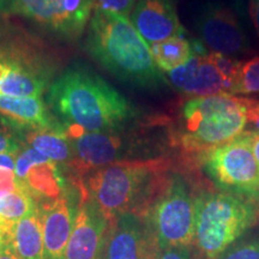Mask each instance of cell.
Wrapping results in <instances>:
<instances>
[{"instance_id": "19", "label": "cell", "mask_w": 259, "mask_h": 259, "mask_svg": "<svg viewBox=\"0 0 259 259\" xmlns=\"http://www.w3.org/2000/svg\"><path fill=\"white\" fill-rule=\"evenodd\" d=\"M46 80L29 64L9 58L8 67L0 83L2 95L12 97H41Z\"/></svg>"}, {"instance_id": "6", "label": "cell", "mask_w": 259, "mask_h": 259, "mask_svg": "<svg viewBox=\"0 0 259 259\" xmlns=\"http://www.w3.org/2000/svg\"><path fill=\"white\" fill-rule=\"evenodd\" d=\"M145 220L157 250L189 247L193 244L196 199L192 198L183 178L179 176L170 178Z\"/></svg>"}, {"instance_id": "29", "label": "cell", "mask_w": 259, "mask_h": 259, "mask_svg": "<svg viewBox=\"0 0 259 259\" xmlns=\"http://www.w3.org/2000/svg\"><path fill=\"white\" fill-rule=\"evenodd\" d=\"M16 184V176L14 170L2 169L0 168V191L10 189Z\"/></svg>"}, {"instance_id": "32", "label": "cell", "mask_w": 259, "mask_h": 259, "mask_svg": "<svg viewBox=\"0 0 259 259\" xmlns=\"http://www.w3.org/2000/svg\"><path fill=\"white\" fill-rule=\"evenodd\" d=\"M0 259H19V258L14 253V252L10 250L5 242L4 245L0 246Z\"/></svg>"}, {"instance_id": "30", "label": "cell", "mask_w": 259, "mask_h": 259, "mask_svg": "<svg viewBox=\"0 0 259 259\" xmlns=\"http://www.w3.org/2000/svg\"><path fill=\"white\" fill-rule=\"evenodd\" d=\"M248 11L252 19V23L259 37V0H250L248 2Z\"/></svg>"}, {"instance_id": "14", "label": "cell", "mask_w": 259, "mask_h": 259, "mask_svg": "<svg viewBox=\"0 0 259 259\" xmlns=\"http://www.w3.org/2000/svg\"><path fill=\"white\" fill-rule=\"evenodd\" d=\"M169 80L178 92L190 97L226 94L225 80L211 53H194L185 65L169 72Z\"/></svg>"}, {"instance_id": "1", "label": "cell", "mask_w": 259, "mask_h": 259, "mask_svg": "<svg viewBox=\"0 0 259 259\" xmlns=\"http://www.w3.org/2000/svg\"><path fill=\"white\" fill-rule=\"evenodd\" d=\"M50 106L65 125L93 132H112L132 115V107L118 90L97 74L70 69L52 84Z\"/></svg>"}, {"instance_id": "5", "label": "cell", "mask_w": 259, "mask_h": 259, "mask_svg": "<svg viewBox=\"0 0 259 259\" xmlns=\"http://www.w3.org/2000/svg\"><path fill=\"white\" fill-rule=\"evenodd\" d=\"M257 221V209L246 197L204 193L196 199L194 241L205 259H219Z\"/></svg>"}, {"instance_id": "31", "label": "cell", "mask_w": 259, "mask_h": 259, "mask_svg": "<svg viewBox=\"0 0 259 259\" xmlns=\"http://www.w3.org/2000/svg\"><path fill=\"white\" fill-rule=\"evenodd\" d=\"M16 157L17 155L14 154H0V168L15 171Z\"/></svg>"}, {"instance_id": "27", "label": "cell", "mask_w": 259, "mask_h": 259, "mask_svg": "<svg viewBox=\"0 0 259 259\" xmlns=\"http://www.w3.org/2000/svg\"><path fill=\"white\" fill-rule=\"evenodd\" d=\"M22 150V144L16 136L8 128L0 126V154L18 155Z\"/></svg>"}, {"instance_id": "8", "label": "cell", "mask_w": 259, "mask_h": 259, "mask_svg": "<svg viewBox=\"0 0 259 259\" xmlns=\"http://www.w3.org/2000/svg\"><path fill=\"white\" fill-rule=\"evenodd\" d=\"M94 0H14L8 14L27 18L64 37H78L92 18Z\"/></svg>"}, {"instance_id": "37", "label": "cell", "mask_w": 259, "mask_h": 259, "mask_svg": "<svg viewBox=\"0 0 259 259\" xmlns=\"http://www.w3.org/2000/svg\"><path fill=\"white\" fill-rule=\"evenodd\" d=\"M6 236H8V232L6 233H0V246L4 245L6 242Z\"/></svg>"}, {"instance_id": "25", "label": "cell", "mask_w": 259, "mask_h": 259, "mask_svg": "<svg viewBox=\"0 0 259 259\" xmlns=\"http://www.w3.org/2000/svg\"><path fill=\"white\" fill-rule=\"evenodd\" d=\"M137 0H94V10L128 17Z\"/></svg>"}, {"instance_id": "3", "label": "cell", "mask_w": 259, "mask_h": 259, "mask_svg": "<svg viewBox=\"0 0 259 259\" xmlns=\"http://www.w3.org/2000/svg\"><path fill=\"white\" fill-rule=\"evenodd\" d=\"M85 45L90 56L118 78L149 88L163 80L148 42L127 17L95 10Z\"/></svg>"}, {"instance_id": "36", "label": "cell", "mask_w": 259, "mask_h": 259, "mask_svg": "<svg viewBox=\"0 0 259 259\" xmlns=\"http://www.w3.org/2000/svg\"><path fill=\"white\" fill-rule=\"evenodd\" d=\"M11 226H12V225H8V223L3 222L2 220H0V233H6V232H9L10 227H11Z\"/></svg>"}, {"instance_id": "34", "label": "cell", "mask_w": 259, "mask_h": 259, "mask_svg": "<svg viewBox=\"0 0 259 259\" xmlns=\"http://www.w3.org/2000/svg\"><path fill=\"white\" fill-rule=\"evenodd\" d=\"M252 150H253L254 157L259 163V135L252 136Z\"/></svg>"}, {"instance_id": "12", "label": "cell", "mask_w": 259, "mask_h": 259, "mask_svg": "<svg viewBox=\"0 0 259 259\" xmlns=\"http://www.w3.org/2000/svg\"><path fill=\"white\" fill-rule=\"evenodd\" d=\"M16 181L35 199H57L65 191V181L56 162L48 160L30 147L23 148L16 157Z\"/></svg>"}, {"instance_id": "28", "label": "cell", "mask_w": 259, "mask_h": 259, "mask_svg": "<svg viewBox=\"0 0 259 259\" xmlns=\"http://www.w3.org/2000/svg\"><path fill=\"white\" fill-rule=\"evenodd\" d=\"M153 259H191L187 247H166L157 250Z\"/></svg>"}, {"instance_id": "2", "label": "cell", "mask_w": 259, "mask_h": 259, "mask_svg": "<svg viewBox=\"0 0 259 259\" xmlns=\"http://www.w3.org/2000/svg\"><path fill=\"white\" fill-rule=\"evenodd\" d=\"M164 160L118 161L94 171L90 200L111 221L122 213L147 218L149 210L169 183Z\"/></svg>"}, {"instance_id": "21", "label": "cell", "mask_w": 259, "mask_h": 259, "mask_svg": "<svg viewBox=\"0 0 259 259\" xmlns=\"http://www.w3.org/2000/svg\"><path fill=\"white\" fill-rule=\"evenodd\" d=\"M153 59L158 70L171 72L185 65L194 54V45L184 35H178L150 46Z\"/></svg>"}, {"instance_id": "26", "label": "cell", "mask_w": 259, "mask_h": 259, "mask_svg": "<svg viewBox=\"0 0 259 259\" xmlns=\"http://www.w3.org/2000/svg\"><path fill=\"white\" fill-rule=\"evenodd\" d=\"M246 113L245 131L259 135V100L241 97Z\"/></svg>"}, {"instance_id": "35", "label": "cell", "mask_w": 259, "mask_h": 259, "mask_svg": "<svg viewBox=\"0 0 259 259\" xmlns=\"http://www.w3.org/2000/svg\"><path fill=\"white\" fill-rule=\"evenodd\" d=\"M12 2H14V0H0V12L8 11L9 6L11 5Z\"/></svg>"}, {"instance_id": "15", "label": "cell", "mask_w": 259, "mask_h": 259, "mask_svg": "<svg viewBox=\"0 0 259 259\" xmlns=\"http://www.w3.org/2000/svg\"><path fill=\"white\" fill-rule=\"evenodd\" d=\"M130 21L150 45L184 32L171 0H137Z\"/></svg>"}, {"instance_id": "10", "label": "cell", "mask_w": 259, "mask_h": 259, "mask_svg": "<svg viewBox=\"0 0 259 259\" xmlns=\"http://www.w3.org/2000/svg\"><path fill=\"white\" fill-rule=\"evenodd\" d=\"M64 125L72 147L70 166L79 176L96 171L118 162L124 151V141L112 132H93L74 125Z\"/></svg>"}, {"instance_id": "39", "label": "cell", "mask_w": 259, "mask_h": 259, "mask_svg": "<svg viewBox=\"0 0 259 259\" xmlns=\"http://www.w3.org/2000/svg\"><path fill=\"white\" fill-rule=\"evenodd\" d=\"M153 257H154V255H153ZM153 257H150V258H149V259H153Z\"/></svg>"}, {"instance_id": "18", "label": "cell", "mask_w": 259, "mask_h": 259, "mask_svg": "<svg viewBox=\"0 0 259 259\" xmlns=\"http://www.w3.org/2000/svg\"><path fill=\"white\" fill-rule=\"evenodd\" d=\"M6 245L19 259H46L40 210L10 227Z\"/></svg>"}, {"instance_id": "7", "label": "cell", "mask_w": 259, "mask_h": 259, "mask_svg": "<svg viewBox=\"0 0 259 259\" xmlns=\"http://www.w3.org/2000/svg\"><path fill=\"white\" fill-rule=\"evenodd\" d=\"M251 132L212 149L199 158L210 179L223 192L255 197L259 191V163L252 150Z\"/></svg>"}, {"instance_id": "11", "label": "cell", "mask_w": 259, "mask_h": 259, "mask_svg": "<svg viewBox=\"0 0 259 259\" xmlns=\"http://www.w3.org/2000/svg\"><path fill=\"white\" fill-rule=\"evenodd\" d=\"M145 220L135 213H122L109 221L105 244L103 259H149L150 232ZM101 259V258H100Z\"/></svg>"}, {"instance_id": "9", "label": "cell", "mask_w": 259, "mask_h": 259, "mask_svg": "<svg viewBox=\"0 0 259 259\" xmlns=\"http://www.w3.org/2000/svg\"><path fill=\"white\" fill-rule=\"evenodd\" d=\"M197 31L204 46L212 53L234 58L250 52V44L240 22L227 6H206L197 21Z\"/></svg>"}, {"instance_id": "22", "label": "cell", "mask_w": 259, "mask_h": 259, "mask_svg": "<svg viewBox=\"0 0 259 259\" xmlns=\"http://www.w3.org/2000/svg\"><path fill=\"white\" fill-rule=\"evenodd\" d=\"M38 208L31 193L18 184L0 191V220L8 225L21 221Z\"/></svg>"}, {"instance_id": "33", "label": "cell", "mask_w": 259, "mask_h": 259, "mask_svg": "<svg viewBox=\"0 0 259 259\" xmlns=\"http://www.w3.org/2000/svg\"><path fill=\"white\" fill-rule=\"evenodd\" d=\"M8 60L9 58L5 56V54L0 53V83H2L3 77H4L6 67H8Z\"/></svg>"}, {"instance_id": "20", "label": "cell", "mask_w": 259, "mask_h": 259, "mask_svg": "<svg viewBox=\"0 0 259 259\" xmlns=\"http://www.w3.org/2000/svg\"><path fill=\"white\" fill-rule=\"evenodd\" d=\"M29 147L56 163H70L72 147L64 125L54 122L48 127L34 130L24 136Z\"/></svg>"}, {"instance_id": "23", "label": "cell", "mask_w": 259, "mask_h": 259, "mask_svg": "<svg viewBox=\"0 0 259 259\" xmlns=\"http://www.w3.org/2000/svg\"><path fill=\"white\" fill-rule=\"evenodd\" d=\"M236 94L259 95V56L242 61Z\"/></svg>"}, {"instance_id": "13", "label": "cell", "mask_w": 259, "mask_h": 259, "mask_svg": "<svg viewBox=\"0 0 259 259\" xmlns=\"http://www.w3.org/2000/svg\"><path fill=\"white\" fill-rule=\"evenodd\" d=\"M109 220L92 200L80 204L64 259H100Z\"/></svg>"}, {"instance_id": "24", "label": "cell", "mask_w": 259, "mask_h": 259, "mask_svg": "<svg viewBox=\"0 0 259 259\" xmlns=\"http://www.w3.org/2000/svg\"><path fill=\"white\" fill-rule=\"evenodd\" d=\"M219 259H259V240H242L235 242Z\"/></svg>"}, {"instance_id": "4", "label": "cell", "mask_w": 259, "mask_h": 259, "mask_svg": "<svg viewBox=\"0 0 259 259\" xmlns=\"http://www.w3.org/2000/svg\"><path fill=\"white\" fill-rule=\"evenodd\" d=\"M246 128L241 97L215 95L190 97L181 106L171 128L173 143L200 157L240 136Z\"/></svg>"}, {"instance_id": "17", "label": "cell", "mask_w": 259, "mask_h": 259, "mask_svg": "<svg viewBox=\"0 0 259 259\" xmlns=\"http://www.w3.org/2000/svg\"><path fill=\"white\" fill-rule=\"evenodd\" d=\"M0 120L17 131H34L54 124L41 97H12L0 94Z\"/></svg>"}, {"instance_id": "16", "label": "cell", "mask_w": 259, "mask_h": 259, "mask_svg": "<svg viewBox=\"0 0 259 259\" xmlns=\"http://www.w3.org/2000/svg\"><path fill=\"white\" fill-rule=\"evenodd\" d=\"M40 210L46 259H64L72 233L76 212L69 196L63 193L57 199L42 204Z\"/></svg>"}, {"instance_id": "38", "label": "cell", "mask_w": 259, "mask_h": 259, "mask_svg": "<svg viewBox=\"0 0 259 259\" xmlns=\"http://www.w3.org/2000/svg\"><path fill=\"white\" fill-rule=\"evenodd\" d=\"M255 198H257V199H258V202H259V191H258V193L255 194Z\"/></svg>"}]
</instances>
